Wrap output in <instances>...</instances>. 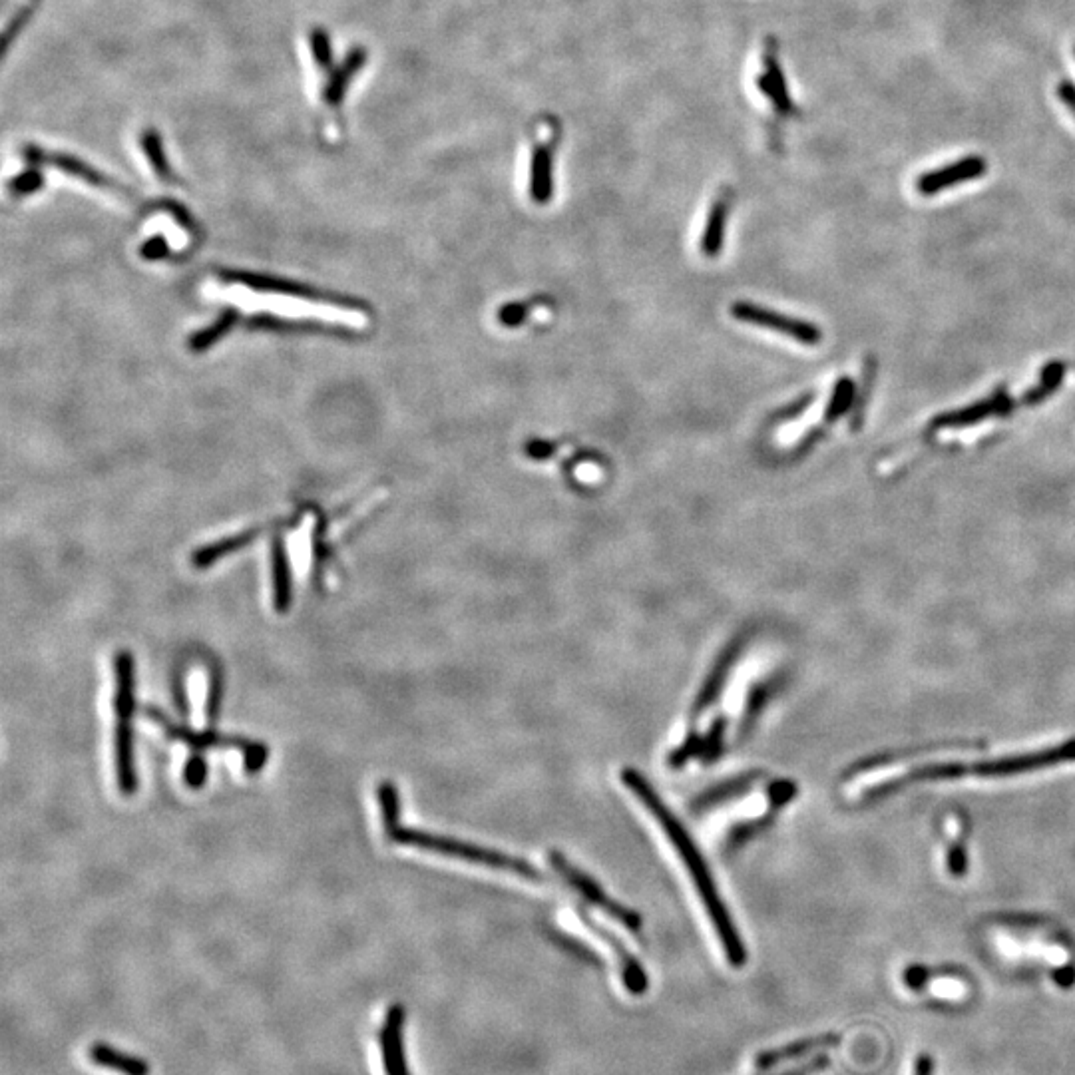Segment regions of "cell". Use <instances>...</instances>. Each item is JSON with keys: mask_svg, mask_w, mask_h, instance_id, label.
Returning a JSON list of instances; mask_svg holds the SVG:
<instances>
[{"mask_svg": "<svg viewBox=\"0 0 1075 1075\" xmlns=\"http://www.w3.org/2000/svg\"><path fill=\"white\" fill-rule=\"evenodd\" d=\"M622 781L624 785L636 795V799H640V803L644 805L645 809L649 811V815L659 823V827L663 829V833L667 835V839L673 843V849L677 851L679 859L683 860V864L687 866L689 874H691V880L697 888V894L701 896L703 904H705V910L715 926V932L719 934V940H721V946H723V952L729 960L731 966L735 968H741L745 966L747 962V950L743 946V940L735 928V922L733 918L729 916L721 896H719V890L711 878V872L705 864V860L701 857V853L697 851L693 839L689 837V833L681 827V823L675 819V815L663 805V801L659 799V795L651 789V785L645 781L644 775L634 771V769H626L622 773Z\"/></svg>", "mask_w": 1075, "mask_h": 1075, "instance_id": "6da1fadb", "label": "cell"}, {"mask_svg": "<svg viewBox=\"0 0 1075 1075\" xmlns=\"http://www.w3.org/2000/svg\"><path fill=\"white\" fill-rule=\"evenodd\" d=\"M377 797H379L381 811H383L385 833L393 843L423 849V851H430V853H436V855H446V857H452V859L482 864V866H488V868L510 870V872H516L520 876L540 880L538 870L532 864H528L526 860L514 859V857H508V855H502V853H496V851H490V849L474 847L470 843H462V841H454V839H448V837H438V835H429V833H423V831H417V829L403 827L401 825V799H399V793H397L393 783H389V781L381 783L379 789H377Z\"/></svg>", "mask_w": 1075, "mask_h": 1075, "instance_id": "7a4b0ae2", "label": "cell"}, {"mask_svg": "<svg viewBox=\"0 0 1075 1075\" xmlns=\"http://www.w3.org/2000/svg\"><path fill=\"white\" fill-rule=\"evenodd\" d=\"M116 665V777L124 795H134L138 787L136 763H134V711H136V667L130 651H120L114 659Z\"/></svg>", "mask_w": 1075, "mask_h": 1075, "instance_id": "3957f363", "label": "cell"}, {"mask_svg": "<svg viewBox=\"0 0 1075 1075\" xmlns=\"http://www.w3.org/2000/svg\"><path fill=\"white\" fill-rule=\"evenodd\" d=\"M146 715L158 723L166 735L170 739H176V741H182L186 745H190L192 749H210V747H223V749H233V751H239L243 755V765H245V771L247 773H257L263 769L267 757H269V751L263 743H257V741H249V739H243V737H231V735H219L215 733L214 729H206V731H194L186 725H180L176 721H172L166 713L154 709V707H146Z\"/></svg>", "mask_w": 1075, "mask_h": 1075, "instance_id": "277c9868", "label": "cell"}, {"mask_svg": "<svg viewBox=\"0 0 1075 1075\" xmlns=\"http://www.w3.org/2000/svg\"><path fill=\"white\" fill-rule=\"evenodd\" d=\"M1074 759L1075 741H1070V743H1064V745H1060V747H1054V749H1048V751H1042V753L1016 755V757H1006V759L988 761V763H972V765H964V775L1004 777V775L1026 773V771H1034V769L1054 767V765H1058V763L1074 761Z\"/></svg>", "mask_w": 1075, "mask_h": 1075, "instance_id": "5b68a950", "label": "cell"}, {"mask_svg": "<svg viewBox=\"0 0 1075 1075\" xmlns=\"http://www.w3.org/2000/svg\"><path fill=\"white\" fill-rule=\"evenodd\" d=\"M552 864L564 874V878L586 898L590 900L592 904L600 906L602 910H606L612 918H616L618 922H622L626 928L638 932L642 928V918L640 914H636L634 910L626 908V906H620L618 902H614L590 876H586L584 872H580L576 866H572L568 860L564 859L562 855L558 853H552Z\"/></svg>", "mask_w": 1075, "mask_h": 1075, "instance_id": "8992f818", "label": "cell"}, {"mask_svg": "<svg viewBox=\"0 0 1075 1075\" xmlns=\"http://www.w3.org/2000/svg\"><path fill=\"white\" fill-rule=\"evenodd\" d=\"M731 315L737 321L785 333V335H789V337H793V339H797L799 343H805V345L821 343V331L815 325L805 323V321H797V319H791V317H785V315H779V313L769 311V309H761V307H757L753 303L739 301V303L731 305Z\"/></svg>", "mask_w": 1075, "mask_h": 1075, "instance_id": "52a82bcc", "label": "cell"}, {"mask_svg": "<svg viewBox=\"0 0 1075 1075\" xmlns=\"http://www.w3.org/2000/svg\"><path fill=\"white\" fill-rule=\"evenodd\" d=\"M405 1020L407 1012L401 1004H393L385 1016V1024L379 1030L381 1058L387 1075H411L405 1056Z\"/></svg>", "mask_w": 1075, "mask_h": 1075, "instance_id": "ba28073f", "label": "cell"}, {"mask_svg": "<svg viewBox=\"0 0 1075 1075\" xmlns=\"http://www.w3.org/2000/svg\"><path fill=\"white\" fill-rule=\"evenodd\" d=\"M986 170H988V164L984 162V158L968 156L956 164H950L946 168L920 176V180L916 182V188L922 196H934L946 188H952L970 180H978L984 176Z\"/></svg>", "mask_w": 1075, "mask_h": 1075, "instance_id": "9c48e42d", "label": "cell"}, {"mask_svg": "<svg viewBox=\"0 0 1075 1075\" xmlns=\"http://www.w3.org/2000/svg\"><path fill=\"white\" fill-rule=\"evenodd\" d=\"M757 88L781 116H793L797 112V106L789 94L785 72L777 60V52L773 46H769L767 52L763 54V66L757 78Z\"/></svg>", "mask_w": 1075, "mask_h": 1075, "instance_id": "30bf717a", "label": "cell"}, {"mask_svg": "<svg viewBox=\"0 0 1075 1075\" xmlns=\"http://www.w3.org/2000/svg\"><path fill=\"white\" fill-rule=\"evenodd\" d=\"M554 150L556 134L536 142L530 162V198L536 204H548L554 194Z\"/></svg>", "mask_w": 1075, "mask_h": 1075, "instance_id": "8fae6325", "label": "cell"}, {"mask_svg": "<svg viewBox=\"0 0 1075 1075\" xmlns=\"http://www.w3.org/2000/svg\"><path fill=\"white\" fill-rule=\"evenodd\" d=\"M24 156L30 160V162H40V164H50L62 172H66L68 176H74L90 186H98V188H108V190H118L122 192L124 196H130L124 188H120L114 180H108L104 174L92 170L90 166H86L84 162L72 158V156H66V154H56V152H44L40 148H26L24 150Z\"/></svg>", "mask_w": 1075, "mask_h": 1075, "instance_id": "7c38bea8", "label": "cell"}, {"mask_svg": "<svg viewBox=\"0 0 1075 1075\" xmlns=\"http://www.w3.org/2000/svg\"><path fill=\"white\" fill-rule=\"evenodd\" d=\"M841 1042V1038L837 1034H823V1036H817V1038H809V1040H799V1042H793L789 1046H783V1048H775V1050H767V1052H761L755 1060L757 1068L761 1070H771V1068H777L779 1064H785V1062H793V1060H799L803 1056H809L813 1052H819V1050H825V1048H833Z\"/></svg>", "mask_w": 1075, "mask_h": 1075, "instance_id": "4fadbf2b", "label": "cell"}, {"mask_svg": "<svg viewBox=\"0 0 1075 1075\" xmlns=\"http://www.w3.org/2000/svg\"><path fill=\"white\" fill-rule=\"evenodd\" d=\"M88 1058L92 1064L104 1068V1070H112L116 1074L122 1075H150V1064L146 1060H140L136 1056H130V1054H124L108 1044H92L90 1050H88Z\"/></svg>", "mask_w": 1075, "mask_h": 1075, "instance_id": "5bb4252c", "label": "cell"}, {"mask_svg": "<svg viewBox=\"0 0 1075 1075\" xmlns=\"http://www.w3.org/2000/svg\"><path fill=\"white\" fill-rule=\"evenodd\" d=\"M367 60V52L363 48H355L347 58L345 62L335 68L327 88H325V100L331 104V106H339L347 94V88L353 80V76L363 68Z\"/></svg>", "mask_w": 1075, "mask_h": 1075, "instance_id": "9a60e30c", "label": "cell"}, {"mask_svg": "<svg viewBox=\"0 0 1075 1075\" xmlns=\"http://www.w3.org/2000/svg\"><path fill=\"white\" fill-rule=\"evenodd\" d=\"M727 215H729V196H723L713 202L707 223H705L703 237H701V249L707 257H715L723 247Z\"/></svg>", "mask_w": 1075, "mask_h": 1075, "instance_id": "2e32d148", "label": "cell"}, {"mask_svg": "<svg viewBox=\"0 0 1075 1075\" xmlns=\"http://www.w3.org/2000/svg\"><path fill=\"white\" fill-rule=\"evenodd\" d=\"M273 588H275V594H273L275 610L279 614L289 612V606H291V576H289L287 552H285V548H283L279 538L273 544Z\"/></svg>", "mask_w": 1075, "mask_h": 1075, "instance_id": "e0dca14e", "label": "cell"}, {"mask_svg": "<svg viewBox=\"0 0 1075 1075\" xmlns=\"http://www.w3.org/2000/svg\"><path fill=\"white\" fill-rule=\"evenodd\" d=\"M1010 407L1008 399L1006 397H996L992 401H984V403H978L974 407H968L964 411H958V413H950L946 417H940L934 421L936 427H966V425H976L984 419H988L990 415L994 413H1002Z\"/></svg>", "mask_w": 1075, "mask_h": 1075, "instance_id": "ac0fdd59", "label": "cell"}, {"mask_svg": "<svg viewBox=\"0 0 1075 1075\" xmlns=\"http://www.w3.org/2000/svg\"><path fill=\"white\" fill-rule=\"evenodd\" d=\"M257 534H259V530H247V532H243V534H235V536H231V538H225V540L215 542L212 546H206V548H202V550H198V552L194 554V564H196L198 568H208V566L214 564L215 560L223 558L225 554L235 552V550L243 548L245 544H249Z\"/></svg>", "mask_w": 1075, "mask_h": 1075, "instance_id": "d6986e66", "label": "cell"}, {"mask_svg": "<svg viewBox=\"0 0 1075 1075\" xmlns=\"http://www.w3.org/2000/svg\"><path fill=\"white\" fill-rule=\"evenodd\" d=\"M735 651H737V647H735ZM735 651L731 653V649H729V651H725V655L721 657L719 667L713 671V675L709 677V681H707L703 693L699 695V699H697V703H695V713L705 711V709L713 703V699H715V695H717V691H719V687H721V683H723V679H725V675H727V667H729L731 659L735 657Z\"/></svg>", "mask_w": 1075, "mask_h": 1075, "instance_id": "ffe728a7", "label": "cell"}, {"mask_svg": "<svg viewBox=\"0 0 1075 1075\" xmlns=\"http://www.w3.org/2000/svg\"><path fill=\"white\" fill-rule=\"evenodd\" d=\"M142 148H144L146 156L150 158V164L156 170L158 178L168 182L170 176H172V170H170V164H168L164 148H162V138L156 132H148L146 136H142Z\"/></svg>", "mask_w": 1075, "mask_h": 1075, "instance_id": "44dd1931", "label": "cell"}, {"mask_svg": "<svg viewBox=\"0 0 1075 1075\" xmlns=\"http://www.w3.org/2000/svg\"><path fill=\"white\" fill-rule=\"evenodd\" d=\"M233 323H235V313L233 311L223 313L212 327H208V329L200 331L198 335H194V339L190 341V347L196 349V351H202V349L214 345L217 339H221L233 327Z\"/></svg>", "mask_w": 1075, "mask_h": 1075, "instance_id": "7402d4cb", "label": "cell"}, {"mask_svg": "<svg viewBox=\"0 0 1075 1075\" xmlns=\"http://www.w3.org/2000/svg\"><path fill=\"white\" fill-rule=\"evenodd\" d=\"M311 52H313V58H315L317 66H321V68L331 66V62H333L331 40H329V36H327V32L323 28L313 30V34H311Z\"/></svg>", "mask_w": 1075, "mask_h": 1075, "instance_id": "603a6c76", "label": "cell"}, {"mask_svg": "<svg viewBox=\"0 0 1075 1075\" xmlns=\"http://www.w3.org/2000/svg\"><path fill=\"white\" fill-rule=\"evenodd\" d=\"M928 990L934 996L948 998V1000H960L966 996V986L960 980H952V978H936L928 982Z\"/></svg>", "mask_w": 1075, "mask_h": 1075, "instance_id": "cb8c5ba5", "label": "cell"}, {"mask_svg": "<svg viewBox=\"0 0 1075 1075\" xmlns=\"http://www.w3.org/2000/svg\"><path fill=\"white\" fill-rule=\"evenodd\" d=\"M1062 375H1064V367H1062L1060 363L1050 365V367L1044 371V379H1042L1044 385L1028 395V403H1038V401H1042L1048 393H1052V391L1060 385Z\"/></svg>", "mask_w": 1075, "mask_h": 1075, "instance_id": "d4e9b609", "label": "cell"}, {"mask_svg": "<svg viewBox=\"0 0 1075 1075\" xmlns=\"http://www.w3.org/2000/svg\"><path fill=\"white\" fill-rule=\"evenodd\" d=\"M851 399H853V385H851L849 379H843V381L837 385V391H835V397H833V403H831V409H829L827 419H829V421H835L837 417H841V415L849 409Z\"/></svg>", "mask_w": 1075, "mask_h": 1075, "instance_id": "484cf974", "label": "cell"}, {"mask_svg": "<svg viewBox=\"0 0 1075 1075\" xmlns=\"http://www.w3.org/2000/svg\"><path fill=\"white\" fill-rule=\"evenodd\" d=\"M206 777H208V765H206V761H204L200 755H194L192 759H188L186 769H184V781H186V785L192 787V789H200V787L206 783Z\"/></svg>", "mask_w": 1075, "mask_h": 1075, "instance_id": "4316f807", "label": "cell"}, {"mask_svg": "<svg viewBox=\"0 0 1075 1075\" xmlns=\"http://www.w3.org/2000/svg\"><path fill=\"white\" fill-rule=\"evenodd\" d=\"M40 186H42V176H40V172H36V170H28V172L20 174L18 178H14V180L10 182V190H12V194H16V196L32 194V192H36Z\"/></svg>", "mask_w": 1075, "mask_h": 1075, "instance_id": "83f0119b", "label": "cell"}, {"mask_svg": "<svg viewBox=\"0 0 1075 1075\" xmlns=\"http://www.w3.org/2000/svg\"><path fill=\"white\" fill-rule=\"evenodd\" d=\"M526 313H528L526 305H506L504 309H500L498 319L506 327H516V325H520L524 321Z\"/></svg>", "mask_w": 1075, "mask_h": 1075, "instance_id": "f1b7e54d", "label": "cell"}, {"mask_svg": "<svg viewBox=\"0 0 1075 1075\" xmlns=\"http://www.w3.org/2000/svg\"><path fill=\"white\" fill-rule=\"evenodd\" d=\"M827 1066H829V1060H827L825 1056H819V1058H815L813 1062H809V1064H805V1066H801V1068H795V1070H789V1072H783V1074L779 1075L819 1074V1072H823Z\"/></svg>", "mask_w": 1075, "mask_h": 1075, "instance_id": "f546056e", "label": "cell"}, {"mask_svg": "<svg viewBox=\"0 0 1075 1075\" xmlns=\"http://www.w3.org/2000/svg\"><path fill=\"white\" fill-rule=\"evenodd\" d=\"M1058 96H1060V100L1072 110V114L1075 116V84H1072L1070 80L1060 82V86H1058Z\"/></svg>", "mask_w": 1075, "mask_h": 1075, "instance_id": "4dcf8cb0", "label": "cell"}, {"mask_svg": "<svg viewBox=\"0 0 1075 1075\" xmlns=\"http://www.w3.org/2000/svg\"><path fill=\"white\" fill-rule=\"evenodd\" d=\"M142 253H144L146 257H164V255H166V241L160 239V237H154V239H150V241L144 245Z\"/></svg>", "mask_w": 1075, "mask_h": 1075, "instance_id": "1f68e13d", "label": "cell"}, {"mask_svg": "<svg viewBox=\"0 0 1075 1075\" xmlns=\"http://www.w3.org/2000/svg\"><path fill=\"white\" fill-rule=\"evenodd\" d=\"M552 446L548 442H530L526 446V452L532 456V458H548L552 454Z\"/></svg>", "mask_w": 1075, "mask_h": 1075, "instance_id": "d6a6232c", "label": "cell"}, {"mask_svg": "<svg viewBox=\"0 0 1075 1075\" xmlns=\"http://www.w3.org/2000/svg\"><path fill=\"white\" fill-rule=\"evenodd\" d=\"M916 1075H932V1060L928 1056H920L916 1062Z\"/></svg>", "mask_w": 1075, "mask_h": 1075, "instance_id": "836d02e7", "label": "cell"}]
</instances>
